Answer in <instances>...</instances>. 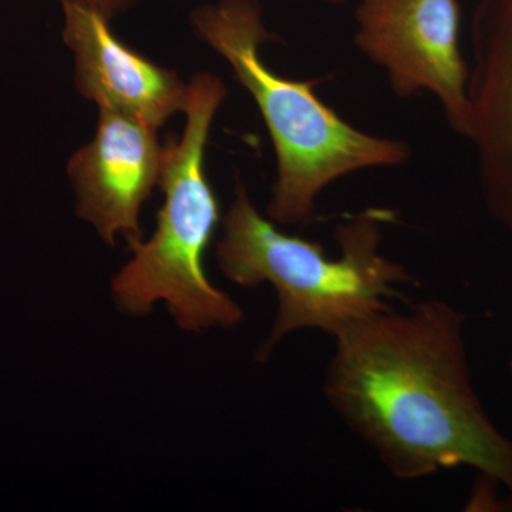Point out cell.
Wrapping results in <instances>:
<instances>
[{
  "mask_svg": "<svg viewBox=\"0 0 512 512\" xmlns=\"http://www.w3.org/2000/svg\"><path fill=\"white\" fill-rule=\"evenodd\" d=\"M323 396L397 480L468 467L512 494V440L474 389L464 320L427 299L333 338Z\"/></svg>",
  "mask_w": 512,
  "mask_h": 512,
  "instance_id": "1",
  "label": "cell"
},
{
  "mask_svg": "<svg viewBox=\"0 0 512 512\" xmlns=\"http://www.w3.org/2000/svg\"><path fill=\"white\" fill-rule=\"evenodd\" d=\"M326 2L333 3V5H342V3L348 2V0H326Z\"/></svg>",
  "mask_w": 512,
  "mask_h": 512,
  "instance_id": "10",
  "label": "cell"
},
{
  "mask_svg": "<svg viewBox=\"0 0 512 512\" xmlns=\"http://www.w3.org/2000/svg\"><path fill=\"white\" fill-rule=\"evenodd\" d=\"M60 2L62 36L73 52L74 84L83 97L158 130L184 113L190 86L177 72L126 45L97 10L73 0Z\"/></svg>",
  "mask_w": 512,
  "mask_h": 512,
  "instance_id": "7",
  "label": "cell"
},
{
  "mask_svg": "<svg viewBox=\"0 0 512 512\" xmlns=\"http://www.w3.org/2000/svg\"><path fill=\"white\" fill-rule=\"evenodd\" d=\"M73 2L89 6V8L97 10L101 15L111 20L116 18L117 15H120V13L133 8V6L140 3L141 0H73Z\"/></svg>",
  "mask_w": 512,
  "mask_h": 512,
  "instance_id": "9",
  "label": "cell"
},
{
  "mask_svg": "<svg viewBox=\"0 0 512 512\" xmlns=\"http://www.w3.org/2000/svg\"><path fill=\"white\" fill-rule=\"evenodd\" d=\"M191 25L198 39L229 64L264 119L276 157L266 214L276 225L311 224L320 195L340 178L409 161L404 141L359 130L320 100L316 82L286 79L266 64L262 46L276 36L266 29L259 0L198 6Z\"/></svg>",
  "mask_w": 512,
  "mask_h": 512,
  "instance_id": "3",
  "label": "cell"
},
{
  "mask_svg": "<svg viewBox=\"0 0 512 512\" xmlns=\"http://www.w3.org/2000/svg\"><path fill=\"white\" fill-rule=\"evenodd\" d=\"M393 221L387 208L350 215L335 229L339 255L330 258L318 242L286 234L262 217L238 178L215 254L232 284H269L278 296L274 325L256 355L259 362L299 330H322L333 339L353 323L392 308L389 301L402 286L417 284L406 266L383 254L384 227Z\"/></svg>",
  "mask_w": 512,
  "mask_h": 512,
  "instance_id": "2",
  "label": "cell"
},
{
  "mask_svg": "<svg viewBox=\"0 0 512 512\" xmlns=\"http://www.w3.org/2000/svg\"><path fill=\"white\" fill-rule=\"evenodd\" d=\"M355 45L386 73L400 99L439 100L447 123L467 138L468 66L461 53L457 0H359Z\"/></svg>",
  "mask_w": 512,
  "mask_h": 512,
  "instance_id": "5",
  "label": "cell"
},
{
  "mask_svg": "<svg viewBox=\"0 0 512 512\" xmlns=\"http://www.w3.org/2000/svg\"><path fill=\"white\" fill-rule=\"evenodd\" d=\"M471 55L467 140L485 207L512 235V0H477Z\"/></svg>",
  "mask_w": 512,
  "mask_h": 512,
  "instance_id": "8",
  "label": "cell"
},
{
  "mask_svg": "<svg viewBox=\"0 0 512 512\" xmlns=\"http://www.w3.org/2000/svg\"><path fill=\"white\" fill-rule=\"evenodd\" d=\"M510 373H511V379H512V359H511V363H510Z\"/></svg>",
  "mask_w": 512,
  "mask_h": 512,
  "instance_id": "11",
  "label": "cell"
},
{
  "mask_svg": "<svg viewBox=\"0 0 512 512\" xmlns=\"http://www.w3.org/2000/svg\"><path fill=\"white\" fill-rule=\"evenodd\" d=\"M167 154L168 143H161L158 128L99 109L93 140L70 157L67 177L77 215L110 247L119 238L130 251L143 242L141 208L160 187Z\"/></svg>",
  "mask_w": 512,
  "mask_h": 512,
  "instance_id": "6",
  "label": "cell"
},
{
  "mask_svg": "<svg viewBox=\"0 0 512 512\" xmlns=\"http://www.w3.org/2000/svg\"><path fill=\"white\" fill-rule=\"evenodd\" d=\"M188 86L183 136L167 141L160 183L164 201L156 231L131 251L133 256L114 275L111 295L130 316L148 315L164 303L181 329L202 333L237 328L244 311L212 284L204 264L221 222L205 157L212 123L228 90L220 77L207 72L195 74Z\"/></svg>",
  "mask_w": 512,
  "mask_h": 512,
  "instance_id": "4",
  "label": "cell"
}]
</instances>
